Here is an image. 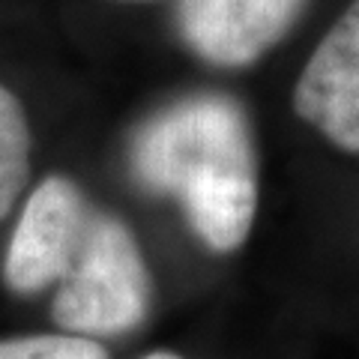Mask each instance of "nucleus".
Returning a JSON list of instances; mask_svg holds the SVG:
<instances>
[{
    "mask_svg": "<svg viewBox=\"0 0 359 359\" xmlns=\"http://www.w3.org/2000/svg\"><path fill=\"white\" fill-rule=\"evenodd\" d=\"M144 359H183V356H177V353H168V351H156V353L144 356Z\"/></svg>",
    "mask_w": 359,
    "mask_h": 359,
    "instance_id": "0eeeda50",
    "label": "nucleus"
},
{
    "mask_svg": "<svg viewBox=\"0 0 359 359\" xmlns=\"http://www.w3.org/2000/svg\"><path fill=\"white\" fill-rule=\"evenodd\" d=\"M4 282L18 297L57 287L54 323L84 339L132 332L153 299L132 228L63 174L45 177L27 195L4 257Z\"/></svg>",
    "mask_w": 359,
    "mask_h": 359,
    "instance_id": "f257e3e1",
    "label": "nucleus"
},
{
    "mask_svg": "<svg viewBox=\"0 0 359 359\" xmlns=\"http://www.w3.org/2000/svg\"><path fill=\"white\" fill-rule=\"evenodd\" d=\"M0 359H108V351L96 339L84 335H18L0 339Z\"/></svg>",
    "mask_w": 359,
    "mask_h": 359,
    "instance_id": "423d86ee",
    "label": "nucleus"
},
{
    "mask_svg": "<svg viewBox=\"0 0 359 359\" xmlns=\"http://www.w3.org/2000/svg\"><path fill=\"white\" fill-rule=\"evenodd\" d=\"M294 111L335 150L359 156V0L332 21L302 66Z\"/></svg>",
    "mask_w": 359,
    "mask_h": 359,
    "instance_id": "20e7f679",
    "label": "nucleus"
},
{
    "mask_svg": "<svg viewBox=\"0 0 359 359\" xmlns=\"http://www.w3.org/2000/svg\"><path fill=\"white\" fill-rule=\"evenodd\" d=\"M33 135L18 96L0 81V222L27 192Z\"/></svg>",
    "mask_w": 359,
    "mask_h": 359,
    "instance_id": "39448f33",
    "label": "nucleus"
},
{
    "mask_svg": "<svg viewBox=\"0 0 359 359\" xmlns=\"http://www.w3.org/2000/svg\"><path fill=\"white\" fill-rule=\"evenodd\" d=\"M309 0H177V33L219 69H245L269 54L306 13Z\"/></svg>",
    "mask_w": 359,
    "mask_h": 359,
    "instance_id": "7ed1b4c3",
    "label": "nucleus"
},
{
    "mask_svg": "<svg viewBox=\"0 0 359 359\" xmlns=\"http://www.w3.org/2000/svg\"><path fill=\"white\" fill-rule=\"evenodd\" d=\"M129 174L144 192L171 198L212 252L249 240L261 201V159L249 111L219 90H195L150 111L135 126Z\"/></svg>",
    "mask_w": 359,
    "mask_h": 359,
    "instance_id": "f03ea898",
    "label": "nucleus"
}]
</instances>
